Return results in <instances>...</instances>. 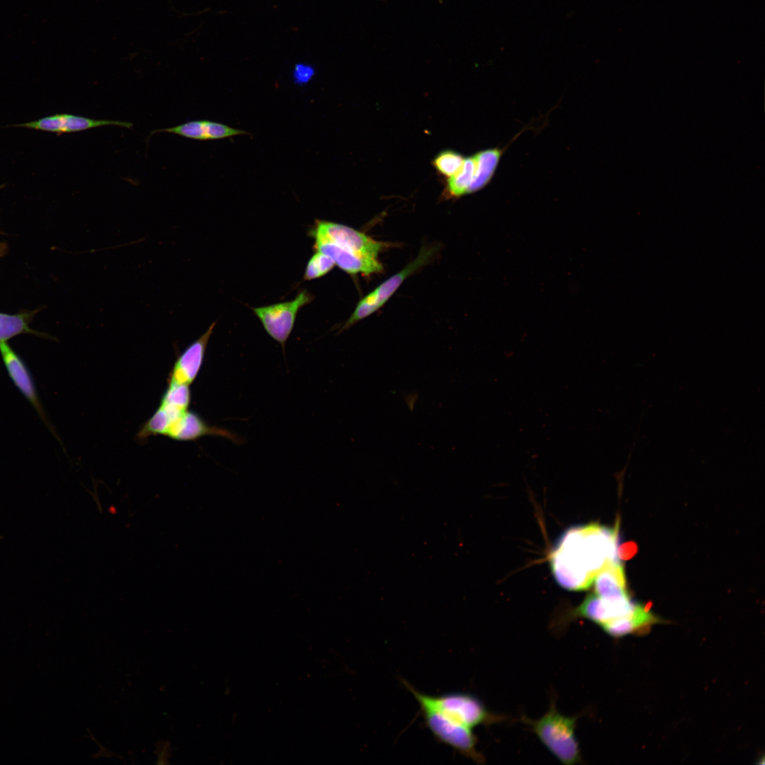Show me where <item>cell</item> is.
Instances as JSON below:
<instances>
[{
    "instance_id": "obj_5",
    "label": "cell",
    "mask_w": 765,
    "mask_h": 765,
    "mask_svg": "<svg viewBox=\"0 0 765 765\" xmlns=\"http://www.w3.org/2000/svg\"><path fill=\"white\" fill-rule=\"evenodd\" d=\"M435 251L436 249L432 247L422 248L412 261L363 297L357 303L353 313L339 329V332L348 329L380 309L409 276L429 262Z\"/></svg>"
},
{
    "instance_id": "obj_16",
    "label": "cell",
    "mask_w": 765,
    "mask_h": 765,
    "mask_svg": "<svg viewBox=\"0 0 765 765\" xmlns=\"http://www.w3.org/2000/svg\"><path fill=\"white\" fill-rule=\"evenodd\" d=\"M501 154L502 152L498 149H489L474 155L476 171L468 193L476 192L487 184L497 168Z\"/></svg>"
},
{
    "instance_id": "obj_19",
    "label": "cell",
    "mask_w": 765,
    "mask_h": 765,
    "mask_svg": "<svg viewBox=\"0 0 765 765\" xmlns=\"http://www.w3.org/2000/svg\"><path fill=\"white\" fill-rule=\"evenodd\" d=\"M32 332L23 314L0 313V342L22 333Z\"/></svg>"
},
{
    "instance_id": "obj_3",
    "label": "cell",
    "mask_w": 765,
    "mask_h": 765,
    "mask_svg": "<svg viewBox=\"0 0 765 765\" xmlns=\"http://www.w3.org/2000/svg\"><path fill=\"white\" fill-rule=\"evenodd\" d=\"M579 717L561 714L552 700L548 710L540 718L533 720L523 716L521 720L561 763L574 765L582 763L575 735V727Z\"/></svg>"
},
{
    "instance_id": "obj_20",
    "label": "cell",
    "mask_w": 765,
    "mask_h": 765,
    "mask_svg": "<svg viewBox=\"0 0 765 765\" xmlns=\"http://www.w3.org/2000/svg\"><path fill=\"white\" fill-rule=\"evenodd\" d=\"M465 158L453 150L440 152L432 161V165L441 175L450 178L461 167Z\"/></svg>"
},
{
    "instance_id": "obj_22",
    "label": "cell",
    "mask_w": 765,
    "mask_h": 765,
    "mask_svg": "<svg viewBox=\"0 0 765 765\" xmlns=\"http://www.w3.org/2000/svg\"><path fill=\"white\" fill-rule=\"evenodd\" d=\"M314 75V68L311 65L303 63L297 64L293 72L294 82L300 85L308 83Z\"/></svg>"
},
{
    "instance_id": "obj_18",
    "label": "cell",
    "mask_w": 765,
    "mask_h": 765,
    "mask_svg": "<svg viewBox=\"0 0 765 765\" xmlns=\"http://www.w3.org/2000/svg\"><path fill=\"white\" fill-rule=\"evenodd\" d=\"M189 385L169 382L160 401V404L180 410H187L191 394Z\"/></svg>"
},
{
    "instance_id": "obj_17",
    "label": "cell",
    "mask_w": 765,
    "mask_h": 765,
    "mask_svg": "<svg viewBox=\"0 0 765 765\" xmlns=\"http://www.w3.org/2000/svg\"><path fill=\"white\" fill-rule=\"evenodd\" d=\"M476 163L474 156L465 158L460 169L447 181L446 194L448 198H458L468 193L475 178Z\"/></svg>"
},
{
    "instance_id": "obj_23",
    "label": "cell",
    "mask_w": 765,
    "mask_h": 765,
    "mask_svg": "<svg viewBox=\"0 0 765 765\" xmlns=\"http://www.w3.org/2000/svg\"><path fill=\"white\" fill-rule=\"evenodd\" d=\"M636 550L637 548L634 543L624 544L621 545L619 549L618 548V557L625 560L629 559L635 554Z\"/></svg>"
},
{
    "instance_id": "obj_6",
    "label": "cell",
    "mask_w": 765,
    "mask_h": 765,
    "mask_svg": "<svg viewBox=\"0 0 765 765\" xmlns=\"http://www.w3.org/2000/svg\"><path fill=\"white\" fill-rule=\"evenodd\" d=\"M426 727L436 740L458 751L474 762H484L483 754L477 749V738L472 729L460 725L441 713L427 708H420Z\"/></svg>"
},
{
    "instance_id": "obj_13",
    "label": "cell",
    "mask_w": 765,
    "mask_h": 765,
    "mask_svg": "<svg viewBox=\"0 0 765 765\" xmlns=\"http://www.w3.org/2000/svg\"><path fill=\"white\" fill-rule=\"evenodd\" d=\"M0 352L13 382L23 395L42 416L35 385L26 364L6 341L0 342Z\"/></svg>"
},
{
    "instance_id": "obj_2",
    "label": "cell",
    "mask_w": 765,
    "mask_h": 765,
    "mask_svg": "<svg viewBox=\"0 0 765 765\" xmlns=\"http://www.w3.org/2000/svg\"><path fill=\"white\" fill-rule=\"evenodd\" d=\"M309 232L314 251L329 256L344 272L370 276L382 271L378 255L386 243L347 225L319 219Z\"/></svg>"
},
{
    "instance_id": "obj_7",
    "label": "cell",
    "mask_w": 765,
    "mask_h": 765,
    "mask_svg": "<svg viewBox=\"0 0 765 765\" xmlns=\"http://www.w3.org/2000/svg\"><path fill=\"white\" fill-rule=\"evenodd\" d=\"M313 299L314 296L307 290L303 289L300 290L292 300L250 308L260 320L266 333L278 342L284 351L298 312Z\"/></svg>"
},
{
    "instance_id": "obj_4",
    "label": "cell",
    "mask_w": 765,
    "mask_h": 765,
    "mask_svg": "<svg viewBox=\"0 0 765 765\" xmlns=\"http://www.w3.org/2000/svg\"><path fill=\"white\" fill-rule=\"evenodd\" d=\"M413 695L420 708L436 711L445 717L471 729L480 725H491L506 720V717L490 712L476 696L460 692L430 696L418 691L402 679Z\"/></svg>"
},
{
    "instance_id": "obj_15",
    "label": "cell",
    "mask_w": 765,
    "mask_h": 765,
    "mask_svg": "<svg viewBox=\"0 0 765 765\" xmlns=\"http://www.w3.org/2000/svg\"><path fill=\"white\" fill-rule=\"evenodd\" d=\"M650 608V606L638 604L631 614L613 623L604 632L612 637L619 638L646 631L659 620Z\"/></svg>"
},
{
    "instance_id": "obj_1",
    "label": "cell",
    "mask_w": 765,
    "mask_h": 765,
    "mask_svg": "<svg viewBox=\"0 0 765 765\" xmlns=\"http://www.w3.org/2000/svg\"><path fill=\"white\" fill-rule=\"evenodd\" d=\"M618 527L591 523L567 530L550 555L551 570L557 582L571 591L590 587L601 570L609 562L619 560Z\"/></svg>"
},
{
    "instance_id": "obj_9",
    "label": "cell",
    "mask_w": 765,
    "mask_h": 765,
    "mask_svg": "<svg viewBox=\"0 0 765 765\" xmlns=\"http://www.w3.org/2000/svg\"><path fill=\"white\" fill-rule=\"evenodd\" d=\"M212 322L204 334L189 344L177 357L169 373V382L191 385L203 364L206 348L214 330Z\"/></svg>"
},
{
    "instance_id": "obj_8",
    "label": "cell",
    "mask_w": 765,
    "mask_h": 765,
    "mask_svg": "<svg viewBox=\"0 0 765 765\" xmlns=\"http://www.w3.org/2000/svg\"><path fill=\"white\" fill-rule=\"evenodd\" d=\"M637 605L630 599L608 600L591 592L574 609L573 614L575 618H583L594 622L604 631L613 623L632 613Z\"/></svg>"
},
{
    "instance_id": "obj_21",
    "label": "cell",
    "mask_w": 765,
    "mask_h": 765,
    "mask_svg": "<svg viewBox=\"0 0 765 765\" xmlns=\"http://www.w3.org/2000/svg\"><path fill=\"white\" fill-rule=\"evenodd\" d=\"M334 266V261L329 256L315 251L307 264L303 278L306 280L319 278L332 271Z\"/></svg>"
},
{
    "instance_id": "obj_12",
    "label": "cell",
    "mask_w": 765,
    "mask_h": 765,
    "mask_svg": "<svg viewBox=\"0 0 765 765\" xmlns=\"http://www.w3.org/2000/svg\"><path fill=\"white\" fill-rule=\"evenodd\" d=\"M160 132L198 140H220L248 134L244 130L220 123L203 120L188 121L174 127L153 130L151 135Z\"/></svg>"
},
{
    "instance_id": "obj_10",
    "label": "cell",
    "mask_w": 765,
    "mask_h": 765,
    "mask_svg": "<svg viewBox=\"0 0 765 765\" xmlns=\"http://www.w3.org/2000/svg\"><path fill=\"white\" fill-rule=\"evenodd\" d=\"M164 436L182 441H196L205 436H217L239 442L237 436L231 431L208 424L198 414L188 409L175 418Z\"/></svg>"
},
{
    "instance_id": "obj_11",
    "label": "cell",
    "mask_w": 765,
    "mask_h": 765,
    "mask_svg": "<svg viewBox=\"0 0 765 765\" xmlns=\"http://www.w3.org/2000/svg\"><path fill=\"white\" fill-rule=\"evenodd\" d=\"M106 125L130 128L132 127V123L126 121L89 118L71 114H57L15 126L61 134L79 132Z\"/></svg>"
},
{
    "instance_id": "obj_14",
    "label": "cell",
    "mask_w": 765,
    "mask_h": 765,
    "mask_svg": "<svg viewBox=\"0 0 765 765\" xmlns=\"http://www.w3.org/2000/svg\"><path fill=\"white\" fill-rule=\"evenodd\" d=\"M594 593L608 600L630 599L626 589L623 565L619 560L609 562L594 579Z\"/></svg>"
}]
</instances>
